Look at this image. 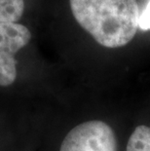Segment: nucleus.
Segmentation results:
<instances>
[{
  "instance_id": "f257e3e1",
  "label": "nucleus",
  "mask_w": 150,
  "mask_h": 151,
  "mask_svg": "<svg viewBox=\"0 0 150 151\" xmlns=\"http://www.w3.org/2000/svg\"><path fill=\"white\" fill-rule=\"evenodd\" d=\"M76 22L106 48H119L135 37L139 11L136 0H69Z\"/></svg>"
},
{
  "instance_id": "f03ea898",
  "label": "nucleus",
  "mask_w": 150,
  "mask_h": 151,
  "mask_svg": "<svg viewBox=\"0 0 150 151\" xmlns=\"http://www.w3.org/2000/svg\"><path fill=\"white\" fill-rule=\"evenodd\" d=\"M60 151H118L116 136L105 122L87 121L69 131Z\"/></svg>"
},
{
  "instance_id": "7ed1b4c3",
  "label": "nucleus",
  "mask_w": 150,
  "mask_h": 151,
  "mask_svg": "<svg viewBox=\"0 0 150 151\" xmlns=\"http://www.w3.org/2000/svg\"><path fill=\"white\" fill-rule=\"evenodd\" d=\"M31 33L18 22H0V86L12 85L17 78L15 56L29 43Z\"/></svg>"
},
{
  "instance_id": "20e7f679",
  "label": "nucleus",
  "mask_w": 150,
  "mask_h": 151,
  "mask_svg": "<svg viewBox=\"0 0 150 151\" xmlns=\"http://www.w3.org/2000/svg\"><path fill=\"white\" fill-rule=\"evenodd\" d=\"M24 8V0H0V22H17Z\"/></svg>"
},
{
  "instance_id": "39448f33",
  "label": "nucleus",
  "mask_w": 150,
  "mask_h": 151,
  "mask_svg": "<svg viewBox=\"0 0 150 151\" xmlns=\"http://www.w3.org/2000/svg\"><path fill=\"white\" fill-rule=\"evenodd\" d=\"M126 151H150V128L140 125L131 134Z\"/></svg>"
},
{
  "instance_id": "423d86ee",
  "label": "nucleus",
  "mask_w": 150,
  "mask_h": 151,
  "mask_svg": "<svg viewBox=\"0 0 150 151\" xmlns=\"http://www.w3.org/2000/svg\"><path fill=\"white\" fill-rule=\"evenodd\" d=\"M139 27L142 30L150 29V0L143 12L139 15Z\"/></svg>"
}]
</instances>
